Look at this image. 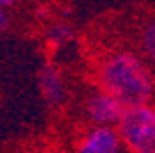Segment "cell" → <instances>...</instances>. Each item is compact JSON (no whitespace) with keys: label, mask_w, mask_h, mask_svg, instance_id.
<instances>
[{"label":"cell","mask_w":155,"mask_h":153,"mask_svg":"<svg viewBox=\"0 0 155 153\" xmlns=\"http://www.w3.org/2000/svg\"><path fill=\"white\" fill-rule=\"evenodd\" d=\"M100 83L105 92L114 96L124 107L148 103L153 94L150 68L137 55L118 52L100 68Z\"/></svg>","instance_id":"1"},{"label":"cell","mask_w":155,"mask_h":153,"mask_svg":"<svg viewBox=\"0 0 155 153\" xmlns=\"http://www.w3.org/2000/svg\"><path fill=\"white\" fill-rule=\"evenodd\" d=\"M118 137L133 153H155V109L148 103L124 107Z\"/></svg>","instance_id":"2"},{"label":"cell","mask_w":155,"mask_h":153,"mask_svg":"<svg viewBox=\"0 0 155 153\" xmlns=\"http://www.w3.org/2000/svg\"><path fill=\"white\" fill-rule=\"evenodd\" d=\"M124 112V105L116 100L114 96H111L109 92H98L94 96L89 98L87 102V114L89 118L98 124V125H111L120 120Z\"/></svg>","instance_id":"3"},{"label":"cell","mask_w":155,"mask_h":153,"mask_svg":"<svg viewBox=\"0 0 155 153\" xmlns=\"http://www.w3.org/2000/svg\"><path fill=\"white\" fill-rule=\"evenodd\" d=\"M78 153H120V137L109 125H98L81 140Z\"/></svg>","instance_id":"4"},{"label":"cell","mask_w":155,"mask_h":153,"mask_svg":"<svg viewBox=\"0 0 155 153\" xmlns=\"http://www.w3.org/2000/svg\"><path fill=\"white\" fill-rule=\"evenodd\" d=\"M39 87L43 90V96L50 105H59L65 98V90H63V81L61 76L54 67H45L39 74Z\"/></svg>","instance_id":"5"},{"label":"cell","mask_w":155,"mask_h":153,"mask_svg":"<svg viewBox=\"0 0 155 153\" xmlns=\"http://www.w3.org/2000/svg\"><path fill=\"white\" fill-rule=\"evenodd\" d=\"M140 41H142V50H144V54L155 63V18H153V21H150V22L144 26Z\"/></svg>","instance_id":"6"},{"label":"cell","mask_w":155,"mask_h":153,"mask_svg":"<svg viewBox=\"0 0 155 153\" xmlns=\"http://www.w3.org/2000/svg\"><path fill=\"white\" fill-rule=\"evenodd\" d=\"M48 37H50V41H52L55 46H59V44L68 43V41L72 39V30H70L68 26H65V24H57V26H54V28L50 30Z\"/></svg>","instance_id":"7"},{"label":"cell","mask_w":155,"mask_h":153,"mask_svg":"<svg viewBox=\"0 0 155 153\" xmlns=\"http://www.w3.org/2000/svg\"><path fill=\"white\" fill-rule=\"evenodd\" d=\"M8 28V15L4 13V8H0V31Z\"/></svg>","instance_id":"8"},{"label":"cell","mask_w":155,"mask_h":153,"mask_svg":"<svg viewBox=\"0 0 155 153\" xmlns=\"http://www.w3.org/2000/svg\"><path fill=\"white\" fill-rule=\"evenodd\" d=\"M17 2V0H0V8H9Z\"/></svg>","instance_id":"9"}]
</instances>
